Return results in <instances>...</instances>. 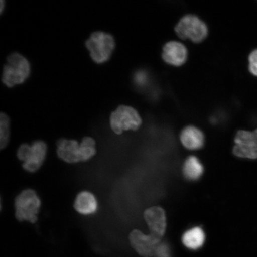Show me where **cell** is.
I'll return each mask as SVG.
<instances>
[{"label":"cell","instance_id":"cell-12","mask_svg":"<svg viewBox=\"0 0 257 257\" xmlns=\"http://www.w3.org/2000/svg\"><path fill=\"white\" fill-rule=\"evenodd\" d=\"M180 138L183 146L191 150L200 149L204 144V134L198 128L193 126L184 128Z\"/></svg>","mask_w":257,"mask_h":257},{"label":"cell","instance_id":"cell-15","mask_svg":"<svg viewBox=\"0 0 257 257\" xmlns=\"http://www.w3.org/2000/svg\"><path fill=\"white\" fill-rule=\"evenodd\" d=\"M203 172V166L197 157L191 156L185 161L183 172L186 179L195 181L200 178Z\"/></svg>","mask_w":257,"mask_h":257},{"label":"cell","instance_id":"cell-19","mask_svg":"<svg viewBox=\"0 0 257 257\" xmlns=\"http://www.w3.org/2000/svg\"><path fill=\"white\" fill-rule=\"evenodd\" d=\"M248 70L253 76L257 77V48L249 54Z\"/></svg>","mask_w":257,"mask_h":257},{"label":"cell","instance_id":"cell-11","mask_svg":"<svg viewBox=\"0 0 257 257\" xmlns=\"http://www.w3.org/2000/svg\"><path fill=\"white\" fill-rule=\"evenodd\" d=\"M58 157L64 162L76 163L82 162L80 144L74 140L62 138L57 143Z\"/></svg>","mask_w":257,"mask_h":257},{"label":"cell","instance_id":"cell-6","mask_svg":"<svg viewBox=\"0 0 257 257\" xmlns=\"http://www.w3.org/2000/svg\"><path fill=\"white\" fill-rule=\"evenodd\" d=\"M234 155L240 158L257 159V141L253 132L240 130L234 138Z\"/></svg>","mask_w":257,"mask_h":257},{"label":"cell","instance_id":"cell-10","mask_svg":"<svg viewBox=\"0 0 257 257\" xmlns=\"http://www.w3.org/2000/svg\"><path fill=\"white\" fill-rule=\"evenodd\" d=\"M47 154V146L43 141H34L31 145V149L27 160L22 167L26 171L34 173L38 171L43 165Z\"/></svg>","mask_w":257,"mask_h":257},{"label":"cell","instance_id":"cell-17","mask_svg":"<svg viewBox=\"0 0 257 257\" xmlns=\"http://www.w3.org/2000/svg\"><path fill=\"white\" fill-rule=\"evenodd\" d=\"M80 153H81L82 162H86L95 155L96 143L91 137H86L83 138L80 144Z\"/></svg>","mask_w":257,"mask_h":257},{"label":"cell","instance_id":"cell-9","mask_svg":"<svg viewBox=\"0 0 257 257\" xmlns=\"http://www.w3.org/2000/svg\"><path fill=\"white\" fill-rule=\"evenodd\" d=\"M162 58L170 65L181 66L187 60V48L180 42H168L163 48Z\"/></svg>","mask_w":257,"mask_h":257},{"label":"cell","instance_id":"cell-8","mask_svg":"<svg viewBox=\"0 0 257 257\" xmlns=\"http://www.w3.org/2000/svg\"><path fill=\"white\" fill-rule=\"evenodd\" d=\"M144 217L150 229V234L162 241L166 233V217L163 209L153 207L144 212Z\"/></svg>","mask_w":257,"mask_h":257},{"label":"cell","instance_id":"cell-16","mask_svg":"<svg viewBox=\"0 0 257 257\" xmlns=\"http://www.w3.org/2000/svg\"><path fill=\"white\" fill-rule=\"evenodd\" d=\"M11 136V120L8 115L2 112L0 114V149L7 147Z\"/></svg>","mask_w":257,"mask_h":257},{"label":"cell","instance_id":"cell-18","mask_svg":"<svg viewBox=\"0 0 257 257\" xmlns=\"http://www.w3.org/2000/svg\"><path fill=\"white\" fill-rule=\"evenodd\" d=\"M153 257H172L171 249L168 244L161 242L156 247Z\"/></svg>","mask_w":257,"mask_h":257},{"label":"cell","instance_id":"cell-21","mask_svg":"<svg viewBox=\"0 0 257 257\" xmlns=\"http://www.w3.org/2000/svg\"><path fill=\"white\" fill-rule=\"evenodd\" d=\"M5 2L4 1H3V0H2L1 8H0V12H1V14H2L3 11H4V8L5 6Z\"/></svg>","mask_w":257,"mask_h":257},{"label":"cell","instance_id":"cell-14","mask_svg":"<svg viewBox=\"0 0 257 257\" xmlns=\"http://www.w3.org/2000/svg\"><path fill=\"white\" fill-rule=\"evenodd\" d=\"M205 234L200 227H194L183 234L182 242L186 248L192 250H198L204 245Z\"/></svg>","mask_w":257,"mask_h":257},{"label":"cell","instance_id":"cell-1","mask_svg":"<svg viewBox=\"0 0 257 257\" xmlns=\"http://www.w3.org/2000/svg\"><path fill=\"white\" fill-rule=\"evenodd\" d=\"M31 73L29 61L22 54L13 53L8 57L7 63L3 69L2 81L9 88L22 84Z\"/></svg>","mask_w":257,"mask_h":257},{"label":"cell","instance_id":"cell-13","mask_svg":"<svg viewBox=\"0 0 257 257\" xmlns=\"http://www.w3.org/2000/svg\"><path fill=\"white\" fill-rule=\"evenodd\" d=\"M74 208L80 214L91 215L96 213L98 202L94 194L89 191H82L77 195Z\"/></svg>","mask_w":257,"mask_h":257},{"label":"cell","instance_id":"cell-22","mask_svg":"<svg viewBox=\"0 0 257 257\" xmlns=\"http://www.w3.org/2000/svg\"><path fill=\"white\" fill-rule=\"evenodd\" d=\"M253 133H254L255 137L256 140L257 141V128L255 131H253Z\"/></svg>","mask_w":257,"mask_h":257},{"label":"cell","instance_id":"cell-3","mask_svg":"<svg viewBox=\"0 0 257 257\" xmlns=\"http://www.w3.org/2000/svg\"><path fill=\"white\" fill-rule=\"evenodd\" d=\"M86 47L94 62L102 64L110 59L115 48L114 38L104 32H95L86 40Z\"/></svg>","mask_w":257,"mask_h":257},{"label":"cell","instance_id":"cell-20","mask_svg":"<svg viewBox=\"0 0 257 257\" xmlns=\"http://www.w3.org/2000/svg\"><path fill=\"white\" fill-rule=\"evenodd\" d=\"M31 149V146L28 144H22L19 147L17 152V157L19 160L24 163L27 160Z\"/></svg>","mask_w":257,"mask_h":257},{"label":"cell","instance_id":"cell-4","mask_svg":"<svg viewBox=\"0 0 257 257\" xmlns=\"http://www.w3.org/2000/svg\"><path fill=\"white\" fill-rule=\"evenodd\" d=\"M142 122V118L136 109L124 105L118 106L110 117L111 130L117 135L124 131L138 130Z\"/></svg>","mask_w":257,"mask_h":257},{"label":"cell","instance_id":"cell-2","mask_svg":"<svg viewBox=\"0 0 257 257\" xmlns=\"http://www.w3.org/2000/svg\"><path fill=\"white\" fill-rule=\"evenodd\" d=\"M41 201L33 189L22 191L15 200V216L19 221H27L35 223L38 221Z\"/></svg>","mask_w":257,"mask_h":257},{"label":"cell","instance_id":"cell-5","mask_svg":"<svg viewBox=\"0 0 257 257\" xmlns=\"http://www.w3.org/2000/svg\"><path fill=\"white\" fill-rule=\"evenodd\" d=\"M177 35L182 40H189L200 43L207 37L208 27L201 19L193 15H185L175 29Z\"/></svg>","mask_w":257,"mask_h":257},{"label":"cell","instance_id":"cell-7","mask_svg":"<svg viewBox=\"0 0 257 257\" xmlns=\"http://www.w3.org/2000/svg\"><path fill=\"white\" fill-rule=\"evenodd\" d=\"M128 239L135 251L141 257H153L156 247L162 242L137 229L132 231Z\"/></svg>","mask_w":257,"mask_h":257}]
</instances>
